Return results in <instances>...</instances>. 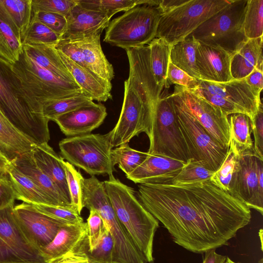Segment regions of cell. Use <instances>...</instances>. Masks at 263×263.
Listing matches in <instances>:
<instances>
[{
	"mask_svg": "<svg viewBox=\"0 0 263 263\" xmlns=\"http://www.w3.org/2000/svg\"><path fill=\"white\" fill-rule=\"evenodd\" d=\"M198 41L193 36L179 41L171 46L170 61L191 77L201 80L196 66Z\"/></svg>",
	"mask_w": 263,
	"mask_h": 263,
	"instance_id": "cell-31",
	"label": "cell"
},
{
	"mask_svg": "<svg viewBox=\"0 0 263 263\" xmlns=\"http://www.w3.org/2000/svg\"><path fill=\"white\" fill-rule=\"evenodd\" d=\"M114 240L106 229L100 241L93 249H89L87 232L68 253L86 258L90 263H112Z\"/></svg>",
	"mask_w": 263,
	"mask_h": 263,
	"instance_id": "cell-32",
	"label": "cell"
},
{
	"mask_svg": "<svg viewBox=\"0 0 263 263\" xmlns=\"http://www.w3.org/2000/svg\"><path fill=\"white\" fill-rule=\"evenodd\" d=\"M111 132L89 134L62 139L59 146L67 162L92 176L113 174L116 165L112 157Z\"/></svg>",
	"mask_w": 263,
	"mask_h": 263,
	"instance_id": "cell-7",
	"label": "cell"
},
{
	"mask_svg": "<svg viewBox=\"0 0 263 263\" xmlns=\"http://www.w3.org/2000/svg\"><path fill=\"white\" fill-rule=\"evenodd\" d=\"M189 0H160L158 7L162 14L167 13L186 3Z\"/></svg>",
	"mask_w": 263,
	"mask_h": 263,
	"instance_id": "cell-53",
	"label": "cell"
},
{
	"mask_svg": "<svg viewBox=\"0 0 263 263\" xmlns=\"http://www.w3.org/2000/svg\"><path fill=\"white\" fill-rule=\"evenodd\" d=\"M151 71L158 86L166 87L171 46L164 40L155 37L148 44Z\"/></svg>",
	"mask_w": 263,
	"mask_h": 263,
	"instance_id": "cell-34",
	"label": "cell"
},
{
	"mask_svg": "<svg viewBox=\"0 0 263 263\" xmlns=\"http://www.w3.org/2000/svg\"><path fill=\"white\" fill-rule=\"evenodd\" d=\"M258 236H259V237L260 238V244H261V250L262 251V229H260V230L259 231V232H258Z\"/></svg>",
	"mask_w": 263,
	"mask_h": 263,
	"instance_id": "cell-57",
	"label": "cell"
},
{
	"mask_svg": "<svg viewBox=\"0 0 263 263\" xmlns=\"http://www.w3.org/2000/svg\"><path fill=\"white\" fill-rule=\"evenodd\" d=\"M147 153L187 163L188 151L180 130L172 98L170 95L158 101L152 114L148 132Z\"/></svg>",
	"mask_w": 263,
	"mask_h": 263,
	"instance_id": "cell-8",
	"label": "cell"
},
{
	"mask_svg": "<svg viewBox=\"0 0 263 263\" xmlns=\"http://www.w3.org/2000/svg\"><path fill=\"white\" fill-rule=\"evenodd\" d=\"M251 130L254 137L253 151L255 155L263 161V109L262 104L252 119H250Z\"/></svg>",
	"mask_w": 263,
	"mask_h": 263,
	"instance_id": "cell-50",
	"label": "cell"
},
{
	"mask_svg": "<svg viewBox=\"0 0 263 263\" xmlns=\"http://www.w3.org/2000/svg\"><path fill=\"white\" fill-rule=\"evenodd\" d=\"M101 34L73 40L80 49L88 70L100 79L111 83L115 72L112 65L107 60L101 47Z\"/></svg>",
	"mask_w": 263,
	"mask_h": 263,
	"instance_id": "cell-24",
	"label": "cell"
},
{
	"mask_svg": "<svg viewBox=\"0 0 263 263\" xmlns=\"http://www.w3.org/2000/svg\"><path fill=\"white\" fill-rule=\"evenodd\" d=\"M0 110L21 133L35 145L48 143L49 120L41 105L24 90L12 64L0 57Z\"/></svg>",
	"mask_w": 263,
	"mask_h": 263,
	"instance_id": "cell-2",
	"label": "cell"
},
{
	"mask_svg": "<svg viewBox=\"0 0 263 263\" xmlns=\"http://www.w3.org/2000/svg\"><path fill=\"white\" fill-rule=\"evenodd\" d=\"M14 212L26 238L40 251L53 240L59 228L65 225L25 202L14 206Z\"/></svg>",
	"mask_w": 263,
	"mask_h": 263,
	"instance_id": "cell-16",
	"label": "cell"
},
{
	"mask_svg": "<svg viewBox=\"0 0 263 263\" xmlns=\"http://www.w3.org/2000/svg\"><path fill=\"white\" fill-rule=\"evenodd\" d=\"M81 7L103 12L110 17L120 11H126L138 5L158 6L159 0H76Z\"/></svg>",
	"mask_w": 263,
	"mask_h": 263,
	"instance_id": "cell-37",
	"label": "cell"
},
{
	"mask_svg": "<svg viewBox=\"0 0 263 263\" xmlns=\"http://www.w3.org/2000/svg\"><path fill=\"white\" fill-rule=\"evenodd\" d=\"M262 36L248 39L231 56L230 70L234 80L245 79L254 69L263 71Z\"/></svg>",
	"mask_w": 263,
	"mask_h": 263,
	"instance_id": "cell-25",
	"label": "cell"
},
{
	"mask_svg": "<svg viewBox=\"0 0 263 263\" xmlns=\"http://www.w3.org/2000/svg\"><path fill=\"white\" fill-rule=\"evenodd\" d=\"M32 154L37 165L53 182L67 204L73 208L66 181L64 158L48 143L36 145Z\"/></svg>",
	"mask_w": 263,
	"mask_h": 263,
	"instance_id": "cell-22",
	"label": "cell"
},
{
	"mask_svg": "<svg viewBox=\"0 0 263 263\" xmlns=\"http://www.w3.org/2000/svg\"><path fill=\"white\" fill-rule=\"evenodd\" d=\"M231 56L223 49L198 41L196 62L201 80L216 83L233 80L230 70Z\"/></svg>",
	"mask_w": 263,
	"mask_h": 263,
	"instance_id": "cell-20",
	"label": "cell"
},
{
	"mask_svg": "<svg viewBox=\"0 0 263 263\" xmlns=\"http://www.w3.org/2000/svg\"><path fill=\"white\" fill-rule=\"evenodd\" d=\"M243 30L248 39L263 35V0H248L243 21Z\"/></svg>",
	"mask_w": 263,
	"mask_h": 263,
	"instance_id": "cell-41",
	"label": "cell"
},
{
	"mask_svg": "<svg viewBox=\"0 0 263 263\" xmlns=\"http://www.w3.org/2000/svg\"><path fill=\"white\" fill-rule=\"evenodd\" d=\"M185 163L171 158L148 154L145 161L126 176L135 183L170 182Z\"/></svg>",
	"mask_w": 263,
	"mask_h": 263,
	"instance_id": "cell-21",
	"label": "cell"
},
{
	"mask_svg": "<svg viewBox=\"0 0 263 263\" xmlns=\"http://www.w3.org/2000/svg\"><path fill=\"white\" fill-rule=\"evenodd\" d=\"M116 216L127 235L147 263H153V242L159 221L136 198L133 188L113 174L104 181Z\"/></svg>",
	"mask_w": 263,
	"mask_h": 263,
	"instance_id": "cell-3",
	"label": "cell"
},
{
	"mask_svg": "<svg viewBox=\"0 0 263 263\" xmlns=\"http://www.w3.org/2000/svg\"><path fill=\"white\" fill-rule=\"evenodd\" d=\"M16 194V199L30 204L55 205L51 198L31 179L11 162L5 168Z\"/></svg>",
	"mask_w": 263,
	"mask_h": 263,
	"instance_id": "cell-29",
	"label": "cell"
},
{
	"mask_svg": "<svg viewBox=\"0 0 263 263\" xmlns=\"http://www.w3.org/2000/svg\"><path fill=\"white\" fill-rule=\"evenodd\" d=\"M32 20L43 23L61 36L67 28L65 16L58 13L41 11H35L32 13Z\"/></svg>",
	"mask_w": 263,
	"mask_h": 263,
	"instance_id": "cell-48",
	"label": "cell"
},
{
	"mask_svg": "<svg viewBox=\"0 0 263 263\" xmlns=\"http://www.w3.org/2000/svg\"><path fill=\"white\" fill-rule=\"evenodd\" d=\"M258 263H263V258H261L258 262Z\"/></svg>",
	"mask_w": 263,
	"mask_h": 263,
	"instance_id": "cell-59",
	"label": "cell"
},
{
	"mask_svg": "<svg viewBox=\"0 0 263 263\" xmlns=\"http://www.w3.org/2000/svg\"><path fill=\"white\" fill-rule=\"evenodd\" d=\"M257 158L254 151L237 156L230 192L249 208L256 210L262 215L263 192L260 191L258 184Z\"/></svg>",
	"mask_w": 263,
	"mask_h": 263,
	"instance_id": "cell-15",
	"label": "cell"
},
{
	"mask_svg": "<svg viewBox=\"0 0 263 263\" xmlns=\"http://www.w3.org/2000/svg\"><path fill=\"white\" fill-rule=\"evenodd\" d=\"M214 173L201 163L189 160L169 183L184 184L202 181L210 179Z\"/></svg>",
	"mask_w": 263,
	"mask_h": 263,
	"instance_id": "cell-42",
	"label": "cell"
},
{
	"mask_svg": "<svg viewBox=\"0 0 263 263\" xmlns=\"http://www.w3.org/2000/svg\"><path fill=\"white\" fill-rule=\"evenodd\" d=\"M237 156L232 148L229 147L223 162L210 178V180L219 187L229 193Z\"/></svg>",
	"mask_w": 263,
	"mask_h": 263,
	"instance_id": "cell-44",
	"label": "cell"
},
{
	"mask_svg": "<svg viewBox=\"0 0 263 263\" xmlns=\"http://www.w3.org/2000/svg\"><path fill=\"white\" fill-rule=\"evenodd\" d=\"M138 196L174 242L195 253L227 245L251 219L243 202L210 179L184 184L141 183Z\"/></svg>",
	"mask_w": 263,
	"mask_h": 263,
	"instance_id": "cell-1",
	"label": "cell"
},
{
	"mask_svg": "<svg viewBox=\"0 0 263 263\" xmlns=\"http://www.w3.org/2000/svg\"><path fill=\"white\" fill-rule=\"evenodd\" d=\"M208 92L219 96L242 108L250 119L262 104L260 93L257 92L245 79L216 83L199 80L197 87Z\"/></svg>",
	"mask_w": 263,
	"mask_h": 263,
	"instance_id": "cell-17",
	"label": "cell"
},
{
	"mask_svg": "<svg viewBox=\"0 0 263 263\" xmlns=\"http://www.w3.org/2000/svg\"><path fill=\"white\" fill-rule=\"evenodd\" d=\"M186 109L218 142L229 147L230 127L228 116L190 90L176 85L173 92Z\"/></svg>",
	"mask_w": 263,
	"mask_h": 263,
	"instance_id": "cell-14",
	"label": "cell"
},
{
	"mask_svg": "<svg viewBox=\"0 0 263 263\" xmlns=\"http://www.w3.org/2000/svg\"><path fill=\"white\" fill-rule=\"evenodd\" d=\"M162 14L158 6L134 7L110 21L103 41L124 49L148 45L156 37Z\"/></svg>",
	"mask_w": 263,
	"mask_h": 263,
	"instance_id": "cell-6",
	"label": "cell"
},
{
	"mask_svg": "<svg viewBox=\"0 0 263 263\" xmlns=\"http://www.w3.org/2000/svg\"><path fill=\"white\" fill-rule=\"evenodd\" d=\"M0 263H47L21 230L13 204L0 209Z\"/></svg>",
	"mask_w": 263,
	"mask_h": 263,
	"instance_id": "cell-12",
	"label": "cell"
},
{
	"mask_svg": "<svg viewBox=\"0 0 263 263\" xmlns=\"http://www.w3.org/2000/svg\"><path fill=\"white\" fill-rule=\"evenodd\" d=\"M248 1L232 0L189 36L204 44L223 49L232 55L248 40L243 30Z\"/></svg>",
	"mask_w": 263,
	"mask_h": 263,
	"instance_id": "cell-5",
	"label": "cell"
},
{
	"mask_svg": "<svg viewBox=\"0 0 263 263\" xmlns=\"http://www.w3.org/2000/svg\"><path fill=\"white\" fill-rule=\"evenodd\" d=\"M230 127V144L238 156L253 151L251 137L250 118L247 115L236 113L228 116Z\"/></svg>",
	"mask_w": 263,
	"mask_h": 263,
	"instance_id": "cell-33",
	"label": "cell"
},
{
	"mask_svg": "<svg viewBox=\"0 0 263 263\" xmlns=\"http://www.w3.org/2000/svg\"><path fill=\"white\" fill-rule=\"evenodd\" d=\"M262 75L263 71L255 68L245 78L247 83L259 93L263 88Z\"/></svg>",
	"mask_w": 263,
	"mask_h": 263,
	"instance_id": "cell-52",
	"label": "cell"
},
{
	"mask_svg": "<svg viewBox=\"0 0 263 263\" xmlns=\"http://www.w3.org/2000/svg\"><path fill=\"white\" fill-rule=\"evenodd\" d=\"M16 194L6 168H0V209L13 204Z\"/></svg>",
	"mask_w": 263,
	"mask_h": 263,
	"instance_id": "cell-51",
	"label": "cell"
},
{
	"mask_svg": "<svg viewBox=\"0 0 263 263\" xmlns=\"http://www.w3.org/2000/svg\"><path fill=\"white\" fill-rule=\"evenodd\" d=\"M149 114L129 77L124 81L123 105L119 120L111 132L112 148L128 143L141 133L148 132Z\"/></svg>",
	"mask_w": 263,
	"mask_h": 263,
	"instance_id": "cell-13",
	"label": "cell"
},
{
	"mask_svg": "<svg viewBox=\"0 0 263 263\" xmlns=\"http://www.w3.org/2000/svg\"><path fill=\"white\" fill-rule=\"evenodd\" d=\"M93 101L85 93H80L46 103L42 105L43 116L49 121L80 107L91 104Z\"/></svg>",
	"mask_w": 263,
	"mask_h": 263,
	"instance_id": "cell-38",
	"label": "cell"
},
{
	"mask_svg": "<svg viewBox=\"0 0 263 263\" xmlns=\"http://www.w3.org/2000/svg\"><path fill=\"white\" fill-rule=\"evenodd\" d=\"M76 4V0H32V13L41 11L65 16Z\"/></svg>",
	"mask_w": 263,
	"mask_h": 263,
	"instance_id": "cell-47",
	"label": "cell"
},
{
	"mask_svg": "<svg viewBox=\"0 0 263 263\" xmlns=\"http://www.w3.org/2000/svg\"><path fill=\"white\" fill-rule=\"evenodd\" d=\"M11 163L41 189L55 206L71 208L65 202L51 179L37 165L32 151L18 157Z\"/></svg>",
	"mask_w": 263,
	"mask_h": 263,
	"instance_id": "cell-28",
	"label": "cell"
},
{
	"mask_svg": "<svg viewBox=\"0 0 263 263\" xmlns=\"http://www.w3.org/2000/svg\"><path fill=\"white\" fill-rule=\"evenodd\" d=\"M204 254L201 263H224L228 257L218 254L214 249L206 251Z\"/></svg>",
	"mask_w": 263,
	"mask_h": 263,
	"instance_id": "cell-54",
	"label": "cell"
},
{
	"mask_svg": "<svg viewBox=\"0 0 263 263\" xmlns=\"http://www.w3.org/2000/svg\"><path fill=\"white\" fill-rule=\"evenodd\" d=\"M81 185L83 207L94 210L99 214L114 239L112 263H147L117 218L104 181L92 176L88 178H83Z\"/></svg>",
	"mask_w": 263,
	"mask_h": 263,
	"instance_id": "cell-4",
	"label": "cell"
},
{
	"mask_svg": "<svg viewBox=\"0 0 263 263\" xmlns=\"http://www.w3.org/2000/svg\"><path fill=\"white\" fill-rule=\"evenodd\" d=\"M65 17L67 28L60 40H73L101 34L111 18L103 12L85 9L77 3Z\"/></svg>",
	"mask_w": 263,
	"mask_h": 263,
	"instance_id": "cell-19",
	"label": "cell"
},
{
	"mask_svg": "<svg viewBox=\"0 0 263 263\" xmlns=\"http://www.w3.org/2000/svg\"><path fill=\"white\" fill-rule=\"evenodd\" d=\"M170 96L190 160L199 162L211 171L216 172L225 159L229 147L223 146L215 139L174 93Z\"/></svg>",
	"mask_w": 263,
	"mask_h": 263,
	"instance_id": "cell-10",
	"label": "cell"
},
{
	"mask_svg": "<svg viewBox=\"0 0 263 263\" xmlns=\"http://www.w3.org/2000/svg\"><path fill=\"white\" fill-rule=\"evenodd\" d=\"M55 263H90L88 260L82 256L67 253Z\"/></svg>",
	"mask_w": 263,
	"mask_h": 263,
	"instance_id": "cell-55",
	"label": "cell"
},
{
	"mask_svg": "<svg viewBox=\"0 0 263 263\" xmlns=\"http://www.w3.org/2000/svg\"><path fill=\"white\" fill-rule=\"evenodd\" d=\"M224 263H241V262H235V261H233L232 260H231L230 258L227 257V258L226 261L224 262Z\"/></svg>",
	"mask_w": 263,
	"mask_h": 263,
	"instance_id": "cell-58",
	"label": "cell"
},
{
	"mask_svg": "<svg viewBox=\"0 0 263 263\" xmlns=\"http://www.w3.org/2000/svg\"><path fill=\"white\" fill-rule=\"evenodd\" d=\"M12 65L25 91L41 106L49 102L84 93L77 84L39 66L23 49L18 60Z\"/></svg>",
	"mask_w": 263,
	"mask_h": 263,
	"instance_id": "cell-9",
	"label": "cell"
},
{
	"mask_svg": "<svg viewBox=\"0 0 263 263\" xmlns=\"http://www.w3.org/2000/svg\"><path fill=\"white\" fill-rule=\"evenodd\" d=\"M23 49L39 66L59 78L77 84L60 59L55 47L43 44L23 45Z\"/></svg>",
	"mask_w": 263,
	"mask_h": 263,
	"instance_id": "cell-30",
	"label": "cell"
},
{
	"mask_svg": "<svg viewBox=\"0 0 263 263\" xmlns=\"http://www.w3.org/2000/svg\"><path fill=\"white\" fill-rule=\"evenodd\" d=\"M61 35L43 23L31 19L30 25L22 38V45L43 44L55 47Z\"/></svg>",
	"mask_w": 263,
	"mask_h": 263,
	"instance_id": "cell-40",
	"label": "cell"
},
{
	"mask_svg": "<svg viewBox=\"0 0 263 263\" xmlns=\"http://www.w3.org/2000/svg\"><path fill=\"white\" fill-rule=\"evenodd\" d=\"M0 10L22 39L32 19V0H0Z\"/></svg>",
	"mask_w": 263,
	"mask_h": 263,
	"instance_id": "cell-35",
	"label": "cell"
},
{
	"mask_svg": "<svg viewBox=\"0 0 263 263\" xmlns=\"http://www.w3.org/2000/svg\"><path fill=\"white\" fill-rule=\"evenodd\" d=\"M86 222L61 226L53 240L41 251L47 263H55L71 251L86 233Z\"/></svg>",
	"mask_w": 263,
	"mask_h": 263,
	"instance_id": "cell-26",
	"label": "cell"
},
{
	"mask_svg": "<svg viewBox=\"0 0 263 263\" xmlns=\"http://www.w3.org/2000/svg\"><path fill=\"white\" fill-rule=\"evenodd\" d=\"M111 155L115 165L127 176L145 161L148 153L133 149L126 143L112 148Z\"/></svg>",
	"mask_w": 263,
	"mask_h": 263,
	"instance_id": "cell-39",
	"label": "cell"
},
{
	"mask_svg": "<svg viewBox=\"0 0 263 263\" xmlns=\"http://www.w3.org/2000/svg\"><path fill=\"white\" fill-rule=\"evenodd\" d=\"M57 52L76 83L85 94L93 101L99 102H106L112 98L111 83L100 79L89 70L78 65L61 51L57 50Z\"/></svg>",
	"mask_w": 263,
	"mask_h": 263,
	"instance_id": "cell-23",
	"label": "cell"
},
{
	"mask_svg": "<svg viewBox=\"0 0 263 263\" xmlns=\"http://www.w3.org/2000/svg\"><path fill=\"white\" fill-rule=\"evenodd\" d=\"M232 0H189L160 18L156 37L172 46L186 38L197 27L222 10Z\"/></svg>",
	"mask_w": 263,
	"mask_h": 263,
	"instance_id": "cell-11",
	"label": "cell"
},
{
	"mask_svg": "<svg viewBox=\"0 0 263 263\" xmlns=\"http://www.w3.org/2000/svg\"><path fill=\"white\" fill-rule=\"evenodd\" d=\"M67 183L73 208L81 215L83 208L81 182L83 177L80 171L76 170L73 165L63 161Z\"/></svg>",
	"mask_w": 263,
	"mask_h": 263,
	"instance_id": "cell-43",
	"label": "cell"
},
{
	"mask_svg": "<svg viewBox=\"0 0 263 263\" xmlns=\"http://www.w3.org/2000/svg\"><path fill=\"white\" fill-rule=\"evenodd\" d=\"M106 116L105 106L93 102L61 115L53 121L65 136L74 137L90 134L102 124Z\"/></svg>",
	"mask_w": 263,
	"mask_h": 263,
	"instance_id": "cell-18",
	"label": "cell"
},
{
	"mask_svg": "<svg viewBox=\"0 0 263 263\" xmlns=\"http://www.w3.org/2000/svg\"><path fill=\"white\" fill-rule=\"evenodd\" d=\"M22 51L20 34L0 10V57L13 64Z\"/></svg>",
	"mask_w": 263,
	"mask_h": 263,
	"instance_id": "cell-36",
	"label": "cell"
},
{
	"mask_svg": "<svg viewBox=\"0 0 263 263\" xmlns=\"http://www.w3.org/2000/svg\"><path fill=\"white\" fill-rule=\"evenodd\" d=\"M37 210L65 224H74L84 222L76 210L69 207L46 204H32Z\"/></svg>",
	"mask_w": 263,
	"mask_h": 263,
	"instance_id": "cell-45",
	"label": "cell"
},
{
	"mask_svg": "<svg viewBox=\"0 0 263 263\" xmlns=\"http://www.w3.org/2000/svg\"><path fill=\"white\" fill-rule=\"evenodd\" d=\"M86 226L89 249L91 250L98 244L107 228L101 216L94 210H89Z\"/></svg>",
	"mask_w": 263,
	"mask_h": 263,
	"instance_id": "cell-46",
	"label": "cell"
},
{
	"mask_svg": "<svg viewBox=\"0 0 263 263\" xmlns=\"http://www.w3.org/2000/svg\"><path fill=\"white\" fill-rule=\"evenodd\" d=\"M10 162L0 153V168H6Z\"/></svg>",
	"mask_w": 263,
	"mask_h": 263,
	"instance_id": "cell-56",
	"label": "cell"
},
{
	"mask_svg": "<svg viewBox=\"0 0 263 263\" xmlns=\"http://www.w3.org/2000/svg\"><path fill=\"white\" fill-rule=\"evenodd\" d=\"M168 83L181 86L188 90H193L198 86L199 80L189 76L170 61L166 87L168 86Z\"/></svg>",
	"mask_w": 263,
	"mask_h": 263,
	"instance_id": "cell-49",
	"label": "cell"
},
{
	"mask_svg": "<svg viewBox=\"0 0 263 263\" xmlns=\"http://www.w3.org/2000/svg\"><path fill=\"white\" fill-rule=\"evenodd\" d=\"M35 145L16 129L0 110V153L11 162L32 152Z\"/></svg>",
	"mask_w": 263,
	"mask_h": 263,
	"instance_id": "cell-27",
	"label": "cell"
}]
</instances>
